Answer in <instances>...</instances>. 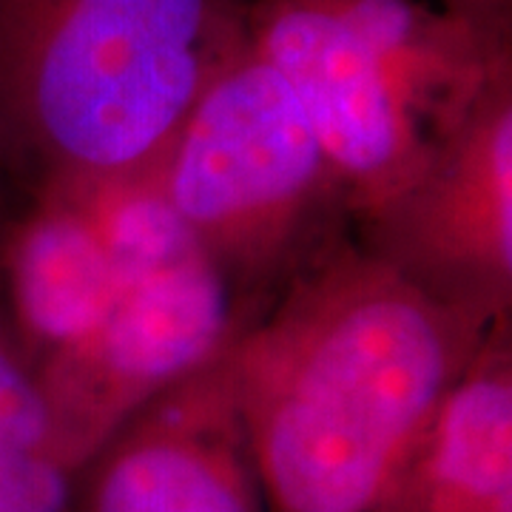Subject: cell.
<instances>
[{
  "instance_id": "cell-1",
  "label": "cell",
  "mask_w": 512,
  "mask_h": 512,
  "mask_svg": "<svg viewBox=\"0 0 512 512\" xmlns=\"http://www.w3.org/2000/svg\"><path fill=\"white\" fill-rule=\"evenodd\" d=\"M495 322L430 299L353 234L293 276L234 342L268 512H382Z\"/></svg>"
},
{
  "instance_id": "cell-2",
  "label": "cell",
  "mask_w": 512,
  "mask_h": 512,
  "mask_svg": "<svg viewBox=\"0 0 512 512\" xmlns=\"http://www.w3.org/2000/svg\"><path fill=\"white\" fill-rule=\"evenodd\" d=\"M242 0H0V171L23 197L154 171Z\"/></svg>"
},
{
  "instance_id": "cell-3",
  "label": "cell",
  "mask_w": 512,
  "mask_h": 512,
  "mask_svg": "<svg viewBox=\"0 0 512 512\" xmlns=\"http://www.w3.org/2000/svg\"><path fill=\"white\" fill-rule=\"evenodd\" d=\"M242 40L299 100L353 222L419 180L512 74V29L458 0H242Z\"/></svg>"
},
{
  "instance_id": "cell-4",
  "label": "cell",
  "mask_w": 512,
  "mask_h": 512,
  "mask_svg": "<svg viewBox=\"0 0 512 512\" xmlns=\"http://www.w3.org/2000/svg\"><path fill=\"white\" fill-rule=\"evenodd\" d=\"M157 183L251 322L353 234L345 188L311 120L245 40L188 111Z\"/></svg>"
},
{
  "instance_id": "cell-5",
  "label": "cell",
  "mask_w": 512,
  "mask_h": 512,
  "mask_svg": "<svg viewBox=\"0 0 512 512\" xmlns=\"http://www.w3.org/2000/svg\"><path fill=\"white\" fill-rule=\"evenodd\" d=\"M114 268V291L92 339L37 376L74 470L165 387L214 362L251 325L214 259L157 183V168L80 185Z\"/></svg>"
},
{
  "instance_id": "cell-6",
  "label": "cell",
  "mask_w": 512,
  "mask_h": 512,
  "mask_svg": "<svg viewBox=\"0 0 512 512\" xmlns=\"http://www.w3.org/2000/svg\"><path fill=\"white\" fill-rule=\"evenodd\" d=\"M353 239L410 285L481 322L512 305V74L419 180L353 222Z\"/></svg>"
},
{
  "instance_id": "cell-7",
  "label": "cell",
  "mask_w": 512,
  "mask_h": 512,
  "mask_svg": "<svg viewBox=\"0 0 512 512\" xmlns=\"http://www.w3.org/2000/svg\"><path fill=\"white\" fill-rule=\"evenodd\" d=\"M74 512H268L234 345L137 407L80 464Z\"/></svg>"
},
{
  "instance_id": "cell-8",
  "label": "cell",
  "mask_w": 512,
  "mask_h": 512,
  "mask_svg": "<svg viewBox=\"0 0 512 512\" xmlns=\"http://www.w3.org/2000/svg\"><path fill=\"white\" fill-rule=\"evenodd\" d=\"M111 291L114 268L86 188L23 197L0 239V299L35 376L92 339Z\"/></svg>"
},
{
  "instance_id": "cell-9",
  "label": "cell",
  "mask_w": 512,
  "mask_h": 512,
  "mask_svg": "<svg viewBox=\"0 0 512 512\" xmlns=\"http://www.w3.org/2000/svg\"><path fill=\"white\" fill-rule=\"evenodd\" d=\"M382 512H512V319L476 356L404 461Z\"/></svg>"
},
{
  "instance_id": "cell-10",
  "label": "cell",
  "mask_w": 512,
  "mask_h": 512,
  "mask_svg": "<svg viewBox=\"0 0 512 512\" xmlns=\"http://www.w3.org/2000/svg\"><path fill=\"white\" fill-rule=\"evenodd\" d=\"M74 473L0 299V512H74Z\"/></svg>"
},
{
  "instance_id": "cell-11",
  "label": "cell",
  "mask_w": 512,
  "mask_h": 512,
  "mask_svg": "<svg viewBox=\"0 0 512 512\" xmlns=\"http://www.w3.org/2000/svg\"><path fill=\"white\" fill-rule=\"evenodd\" d=\"M458 3H464L467 9H473L476 15L495 26L512 29V0H458Z\"/></svg>"
},
{
  "instance_id": "cell-12",
  "label": "cell",
  "mask_w": 512,
  "mask_h": 512,
  "mask_svg": "<svg viewBox=\"0 0 512 512\" xmlns=\"http://www.w3.org/2000/svg\"><path fill=\"white\" fill-rule=\"evenodd\" d=\"M20 202H23V194H20L18 188H15V183L0 171V239H3V231H6L9 220L15 217Z\"/></svg>"
}]
</instances>
